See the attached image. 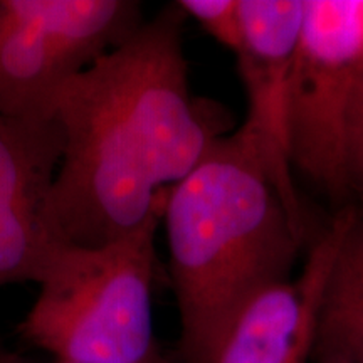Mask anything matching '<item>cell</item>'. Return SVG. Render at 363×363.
I'll return each mask as SVG.
<instances>
[{
  "instance_id": "8",
  "label": "cell",
  "mask_w": 363,
  "mask_h": 363,
  "mask_svg": "<svg viewBox=\"0 0 363 363\" xmlns=\"http://www.w3.org/2000/svg\"><path fill=\"white\" fill-rule=\"evenodd\" d=\"M61 148L52 118L0 115V288L35 283L56 244L45 207Z\"/></svg>"
},
{
  "instance_id": "3",
  "label": "cell",
  "mask_w": 363,
  "mask_h": 363,
  "mask_svg": "<svg viewBox=\"0 0 363 363\" xmlns=\"http://www.w3.org/2000/svg\"><path fill=\"white\" fill-rule=\"evenodd\" d=\"M155 216L98 247L56 242L35 283L22 337L59 362L153 363Z\"/></svg>"
},
{
  "instance_id": "9",
  "label": "cell",
  "mask_w": 363,
  "mask_h": 363,
  "mask_svg": "<svg viewBox=\"0 0 363 363\" xmlns=\"http://www.w3.org/2000/svg\"><path fill=\"white\" fill-rule=\"evenodd\" d=\"M318 343L328 357L363 363V217H353L331 266Z\"/></svg>"
},
{
  "instance_id": "14",
  "label": "cell",
  "mask_w": 363,
  "mask_h": 363,
  "mask_svg": "<svg viewBox=\"0 0 363 363\" xmlns=\"http://www.w3.org/2000/svg\"><path fill=\"white\" fill-rule=\"evenodd\" d=\"M57 363H81V362H57Z\"/></svg>"
},
{
  "instance_id": "10",
  "label": "cell",
  "mask_w": 363,
  "mask_h": 363,
  "mask_svg": "<svg viewBox=\"0 0 363 363\" xmlns=\"http://www.w3.org/2000/svg\"><path fill=\"white\" fill-rule=\"evenodd\" d=\"M177 6L217 43L238 54L242 44L240 0H182Z\"/></svg>"
},
{
  "instance_id": "6",
  "label": "cell",
  "mask_w": 363,
  "mask_h": 363,
  "mask_svg": "<svg viewBox=\"0 0 363 363\" xmlns=\"http://www.w3.org/2000/svg\"><path fill=\"white\" fill-rule=\"evenodd\" d=\"M303 19L305 0H240L242 44L235 57L247 96V116L239 131L289 216L305 229L288 147L289 86Z\"/></svg>"
},
{
  "instance_id": "5",
  "label": "cell",
  "mask_w": 363,
  "mask_h": 363,
  "mask_svg": "<svg viewBox=\"0 0 363 363\" xmlns=\"http://www.w3.org/2000/svg\"><path fill=\"white\" fill-rule=\"evenodd\" d=\"M362 69V0H305L289 86V160L337 202L350 195L347 123Z\"/></svg>"
},
{
  "instance_id": "1",
  "label": "cell",
  "mask_w": 363,
  "mask_h": 363,
  "mask_svg": "<svg viewBox=\"0 0 363 363\" xmlns=\"http://www.w3.org/2000/svg\"><path fill=\"white\" fill-rule=\"evenodd\" d=\"M184 21L177 4L163 9L54 98L62 148L45 217L56 242L104 246L163 216L220 136L190 93Z\"/></svg>"
},
{
  "instance_id": "12",
  "label": "cell",
  "mask_w": 363,
  "mask_h": 363,
  "mask_svg": "<svg viewBox=\"0 0 363 363\" xmlns=\"http://www.w3.org/2000/svg\"><path fill=\"white\" fill-rule=\"evenodd\" d=\"M0 363H29L24 357L19 355L17 352H12L7 348V345L0 338Z\"/></svg>"
},
{
  "instance_id": "11",
  "label": "cell",
  "mask_w": 363,
  "mask_h": 363,
  "mask_svg": "<svg viewBox=\"0 0 363 363\" xmlns=\"http://www.w3.org/2000/svg\"><path fill=\"white\" fill-rule=\"evenodd\" d=\"M347 179L348 190L363 199V69L358 74L348 113Z\"/></svg>"
},
{
  "instance_id": "7",
  "label": "cell",
  "mask_w": 363,
  "mask_h": 363,
  "mask_svg": "<svg viewBox=\"0 0 363 363\" xmlns=\"http://www.w3.org/2000/svg\"><path fill=\"white\" fill-rule=\"evenodd\" d=\"M357 208L345 207L326 227L296 279L254 293L220 335L208 363H306L320 335L321 308L340 242Z\"/></svg>"
},
{
  "instance_id": "2",
  "label": "cell",
  "mask_w": 363,
  "mask_h": 363,
  "mask_svg": "<svg viewBox=\"0 0 363 363\" xmlns=\"http://www.w3.org/2000/svg\"><path fill=\"white\" fill-rule=\"evenodd\" d=\"M162 222L180 313L182 350L208 363L254 293L288 279L303 239L252 145L219 136L167 197Z\"/></svg>"
},
{
  "instance_id": "4",
  "label": "cell",
  "mask_w": 363,
  "mask_h": 363,
  "mask_svg": "<svg viewBox=\"0 0 363 363\" xmlns=\"http://www.w3.org/2000/svg\"><path fill=\"white\" fill-rule=\"evenodd\" d=\"M142 22L130 0H0V115L49 120L62 86Z\"/></svg>"
},
{
  "instance_id": "13",
  "label": "cell",
  "mask_w": 363,
  "mask_h": 363,
  "mask_svg": "<svg viewBox=\"0 0 363 363\" xmlns=\"http://www.w3.org/2000/svg\"><path fill=\"white\" fill-rule=\"evenodd\" d=\"M330 363H350V362L343 360V358H337V357H330Z\"/></svg>"
}]
</instances>
